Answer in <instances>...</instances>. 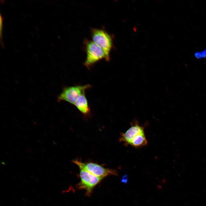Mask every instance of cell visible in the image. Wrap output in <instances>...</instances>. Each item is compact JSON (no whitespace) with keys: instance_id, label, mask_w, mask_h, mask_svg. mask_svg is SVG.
<instances>
[{"instance_id":"cell-12","label":"cell","mask_w":206,"mask_h":206,"mask_svg":"<svg viewBox=\"0 0 206 206\" xmlns=\"http://www.w3.org/2000/svg\"><path fill=\"white\" fill-rule=\"evenodd\" d=\"M27 149L30 152V153H32V150L30 149H29L28 148H27Z\"/></svg>"},{"instance_id":"cell-25","label":"cell","mask_w":206,"mask_h":206,"mask_svg":"<svg viewBox=\"0 0 206 206\" xmlns=\"http://www.w3.org/2000/svg\"><path fill=\"white\" fill-rule=\"evenodd\" d=\"M34 123L35 125H37V123H36L35 122H34Z\"/></svg>"},{"instance_id":"cell-30","label":"cell","mask_w":206,"mask_h":206,"mask_svg":"<svg viewBox=\"0 0 206 206\" xmlns=\"http://www.w3.org/2000/svg\"><path fill=\"white\" fill-rule=\"evenodd\" d=\"M37 168L38 169H39V168H38V167H37Z\"/></svg>"},{"instance_id":"cell-6","label":"cell","mask_w":206,"mask_h":206,"mask_svg":"<svg viewBox=\"0 0 206 206\" xmlns=\"http://www.w3.org/2000/svg\"><path fill=\"white\" fill-rule=\"evenodd\" d=\"M132 126L124 133L121 134L120 142H123L126 145H129L133 139L138 134L144 132L143 128L140 126L138 121L135 120L132 123Z\"/></svg>"},{"instance_id":"cell-4","label":"cell","mask_w":206,"mask_h":206,"mask_svg":"<svg viewBox=\"0 0 206 206\" xmlns=\"http://www.w3.org/2000/svg\"><path fill=\"white\" fill-rule=\"evenodd\" d=\"M91 87L90 85L87 84L65 87L58 96V101H64L74 105L78 97Z\"/></svg>"},{"instance_id":"cell-19","label":"cell","mask_w":206,"mask_h":206,"mask_svg":"<svg viewBox=\"0 0 206 206\" xmlns=\"http://www.w3.org/2000/svg\"><path fill=\"white\" fill-rule=\"evenodd\" d=\"M23 139H24L25 141H27V140L26 138H23Z\"/></svg>"},{"instance_id":"cell-23","label":"cell","mask_w":206,"mask_h":206,"mask_svg":"<svg viewBox=\"0 0 206 206\" xmlns=\"http://www.w3.org/2000/svg\"><path fill=\"white\" fill-rule=\"evenodd\" d=\"M16 151L18 153H19V151L18 150H16Z\"/></svg>"},{"instance_id":"cell-5","label":"cell","mask_w":206,"mask_h":206,"mask_svg":"<svg viewBox=\"0 0 206 206\" xmlns=\"http://www.w3.org/2000/svg\"><path fill=\"white\" fill-rule=\"evenodd\" d=\"M73 162L92 174L104 178L110 175H118L117 171L115 170L107 169L101 165L92 163H84L77 160H73Z\"/></svg>"},{"instance_id":"cell-16","label":"cell","mask_w":206,"mask_h":206,"mask_svg":"<svg viewBox=\"0 0 206 206\" xmlns=\"http://www.w3.org/2000/svg\"><path fill=\"white\" fill-rule=\"evenodd\" d=\"M47 160H48L49 161H50V162H51V161H52L50 159H49V158H48V159H47Z\"/></svg>"},{"instance_id":"cell-21","label":"cell","mask_w":206,"mask_h":206,"mask_svg":"<svg viewBox=\"0 0 206 206\" xmlns=\"http://www.w3.org/2000/svg\"><path fill=\"white\" fill-rule=\"evenodd\" d=\"M43 135H44V136H47V135L46 134H43Z\"/></svg>"},{"instance_id":"cell-11","label":"cell","mask_w":206,"mask_h":206,"mask_svg":"<svg viewBox=\"0 0 206 206\" xmlns=\"http://www.w3.org/2000/svg\"><path fill=\"white\" fill-rule=\"evenodd\" d=\"M128 175L125 174L124 175L122 178V182L126 184L128 182Z\"/></svg>"},{"instance_id":"cell-15","label":"cell","mask_w":206,"mask_h":206,"mask_svg":"<svg viewBox=\"0 0 206 206\" xmlns=\"http://www.w3.org/2000/svg\"><path fill=\"white\" fill-rule=\"evenodd\" d=\"M41 150H42L43 152H44L46 153V151L43 148H41Z\"/></svg>"},{"instance_id":"cell-2","label":"cell","mask_w":206,"mask_h":206,"mask_svg":"<svg viewBox=\"0 0 206 206\" xmlns=\"http://www.w3.org/2000/svg\"><path fill=\"white\" fill-rule=\"evenodd\" d=\"M90 33L92 40L103 50L109 61L110 53L114 46L112 36L103 28L91 27Z\"/></svg>"},{"instance_id":"cell-18","label":"cell","mask_w":206,"mask_h":206,"mask_svg":"<svg viewBox=\"0 0 206 206\" xmlns=\"http://www.w3.org/2000/svg\"><path fill=\"white\" fill-rule=\"evenodd\" d=\"M53 143L54 144H55V145H56V143L55 142H54V141H53Z\"/></svg>"},{"instance_id":"cell-13","label":"cell","mask_w":206,"mask_h":206,"mask_svg":"<svg viewBox=\"0 0 206 206\" xmlns=\"http://www.w3.org/2000/svg\"><path fill=\"white\" fill-rule=\"evenodd\" d=\"M1 164H2V165H6V163H4V162H1Z\"/></svg>"},{"instance_id":"cell-7","label":"cell","mask_w":206,"mask_h":206,"mask_svg":"<svg viewBox=\"0 0 206 206\" xmlns=\"http://www.w3.org/2000/svg\"><path fill=\"white\" fill-rule=\"evenodd\" d=\"M85 94L83 93L78 97L74 105L82 114L87 115L89 114L90 110Z\"/></svg>"},{"instance_id":"cell-1","label":"cell","mask_w":206,"mask_h":206,"mask_svg":"<svg viewBox=\"0 0 206 206\" xmlns=\"http://www.w3.org/2000/svg\"><path fill=\"white\" fill-rule=\"evenodd\" d=\"M83 45L86 54V59L83 64L88 69L101 60L104 59L108 62L103 50L92 40L85 39Z\"/></svg>"},{"instance_id":"cell-26","label":"cell","mask_w":206,"mask_h":206,"mask_svg":"<svg viewBox=\"0 0 206 206\" xmlns=\"http://www.w3.org/2000/svg\"><path fill=\"white\" fill-rule=\"evenodd\" d=\"M29 158H32V157L31 156H29Z\"/></svg>"},{"instance_id":"cell-31","label":"cell","mask_w":206,"mask_h":206,"mask_svg":"<svg viewBox=\"0 0 206 206\" xmlns=\"http://www.w3.org/2000/svg\"><path fill=\"white\" fill-rule=\"evenodd\" d=\"M34 160H35V161L36 160V159H34Z\"/></svg>"},{"instance_id":"cell-24","label":"cell","mask_w":206,"mask_h":206,"mask_svg":"<svg viewBox=\"0 0 206 206\" xmlns=\"http://www.w3.org/2000/svg\"><path fill=\"white\" fill-rule=\"evenodd\" d=\"M18 136L20 138H21V137L19 135H18Z\"/></svg>"},{"instance_id":"cell-22","label":"cell","mask_w":206,"mask_h":206,"mask_svg":"<svg viewBox=\"0 0 206 206\" xmlns=\"http://www.w3.org/2000/svg\"><path fill=\"white\" fill-rule=\"evenodd\" d=\"M6 153L7 154L9 155H10L9 153L8 152H6Z\"/></svg>"},{"instance_id":"cell-8","label":"cell","mask_w":206,"mask_h":206,"mask_svg":"<svg viewBox=\"0 0 206 206\" xmlns=\"http://www.w3.org/2000/svg\"><path fill=\"white\" fill-rule=\"evenodd\" d=\"M147 141L144 132L140 133L137 135L131 141L130 144L135 147H140L146 145Z\"/></svg>"},{"instance_id":"cell-9","label":"cell","mask_w":206,"mask_h":206,"mask_svg":"<svg viewBox=\"0 0 206 206\" xmlns=\"http://www.w3.org/2000/svg\"><path fill=\"white\" fill-rule=\"evenodd\" d=\"M195 57L198 59L206 58V49L201 51L197 52L194 54Z\"/></svg>"},{"instance_id":"cell-27","label":"cell","mask_w":206,"mask_h":206,"mask_svg":"<svg viewBox=\"0 0 206 206\" xmlns=\"http://www.w3.org/2000/svg\"><path fill=\"white\" fill-rule=\"evenodd\" d=\"M10 158L11 159H12V160H13V159H12V158L11 157H10Z\"/></svg>"},{"instance_id":"cell-3","label":"cell","mask_w":206,"mask_h":206,"mask_svg":"<svg viewBox=\"0 0 206 206\" xmlns=\"http://www.w3.org/2000/svg\"><path fill=\"white\" fill-rule=\"evenodd\" d=\"M79 169L80 181L77 187L79 189L85 190L86 195L89 196L94 188L103 178L94 175L82 168Z\"/></svg>"},{"instance_id":"cell-20","label":"cell","mask_w":206,"mask_h":206,"mask_svg":"<svg viewBox=\"0 0 206 206\" xmlns=\"http://www.w3.org/2000/svg\"><path fill=\"white\" fill-rule=\"evenodd\" d=\"M42 140L44 142H45V140L43 138H42Z\"/></svg>"},{"instance_id":"cell-28","label":"cell","mask_w":206,"mask_h":206,"mask_svg":"<svg viewBox=\"0 0 206 206\" xmlns=\"http://www.w3.org/2000/svg\"><path fill=\"white\" fill-rule=\"evenodd\" d=\"M39 124H40V125H41V126L42 125L41 124V123H39Z\"/></svg>"},{"instance_id":"cell-17","label":"cell","mask_w":206,"mask_h":206,"mask_svg":"<svg viewBox=\"0 0 206 206\" xmlns=\"http://www.w3.org/2000/svg\"><path fill=\"white\" fill-rule=\"evenodd\" d=\"M18 126L20 128H22V127H21V126H20L19 125H18Z\"/></svg>"},{"instance_id":"cell-10","label":"cell","mask_w":206,"mask_h":206,"mask_svg":"<svg viewBox=\"0 0 206 206\" xmlns=\"http://www.w3.org/2000/svg\"><path fill=\"white\" fill-rule=\"evenodd\" d=\"M0 37L1 40L2 39V32H3V19L2 17L1 16V15L0 16Z\"/></svg>"},{"instance_id":"cell-14","label":"cell","mask_w":206,"mask_h":206,"mask_svg":"<svg viewBox=\"0 0 206 206\" xmlns=\"http://www.w3.org/2000/svg\"><path fill=\"white\" fill-rule=\"evenodd\" d=\"M51 127L52 128H54V125L53 124L51 123Z\"/></svg>"},{"instance_id":"cell-29","label":"cell","mask_w":206,"mask_h":206,"mask_svg":"<svg viewBox=\"0 0 206 206\" xmlns=\"http://www.w3.org/2000/svg\"><path fill=\"white\" fill-rule=\"evenodd\" d=\"M52 135H53V136H54V134L53 133H52Z\"/></svg>"}]
</instances>
